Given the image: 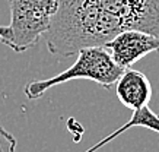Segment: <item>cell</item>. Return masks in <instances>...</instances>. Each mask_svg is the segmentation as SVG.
Listing matches in <instances>:
<instances>
[{
    "mask_svg": "<svg viewBox=\"0 0 159 152\" xmlns=\"http://www.w3.org/2000/svg\"><path fill=\"white\" fill-rule=\"evenodd\" d=\"M58 0H9V34L2 43L24 53L39 43L57 12Z\"/></svg>",
    "mask_w": 159,
    "mask_h": 152,
    "instance_id": "obj_2",
    "label": "cell"
},
{
    "mask_svg": "<svg viewBox=\"0 0 159 152\" xmlns=\"http://www.w3.org/2000/svg\"><path fill=\"white\" fill-rule=\"evenodd\" d=\"M116 94L120 103L131 111L149 105L152 99V84L145 73L133 67L124 69L116 82Z\"/></svg>",
    "mask_w": 159,
    "mask_h": 152,
    "instance_id": "obj_5",
    "label": "cell"
},
{
    "mask_svg": "<svg viewBox=\"0 0 159 152\" xmlns=\"http://www.w3.org/2000/svg\"><path fill=\"white\" fill-rule=\"evenodd\" d=\"M124 69L114 62L105 47H89L76 53V60L69 69L48 79H34L25 85L24 94L28 99H38L48 89L70 82L73 79H88L105 89H111Z\"/></svg>",
    "mask_w": 159,
    "mask_h": 152,
    "instance_id": "obj_1",
    "label": "cell"
},
{
    "mask_svg": "<svg viewBox=\"0 0 159 152\" xmlns=\"http://www.w3.org/2000/svg\"><path fill=\"white\" fill-rule=\"evenodd\" d=\"M105 48L120 67L129 69L150 53H159V38L140 30H125L117 34Z\"/></svg>",
    "mask_w": 159,
    "mask_h": 152,
    "instance_id": "obj_4",
    "label": "cell"
},
{
    "mask_svg": "<svg viewBox=\"0 0 159 152\" xmlns=\"http://www.w3.org/2000/svg\"><path fill=\"white\" fill-rule=\"evenodd\" d=\"M133 127H143V129H148V130H152V132H155V133H159V114L152 111L149 108V105L140 108L137 111H133L131 117L129 118L120 129H117V130H114L112 133H110L108 136L101 139L99 142L95 143V145L91 146L89 149H86L85 152L98 151L99 148H102L104 145H107V143H110L111 140H114L116 137H118L120 135H123V133L127 132L129 129H133Z\"/></svg>",
    "mask_w": 159,
    "mask_h": 152,
    "instance_id": "obj_6",
    "label": "cell"
},
{
    "mask_svg": "<svg viewBox=\"0 0 159 152\" xmlns=\"http://www.w3.org/2000/svg\"><path fill=\"white\" fill-rule=\"evenodd\" d=\"M123 30H140L159 38V0H89Z\"/></svg>",
    "mask_w": 159,
    "mask_h": 152,
    "instance_id": "obj_3",
    "label": "cell"
},
{
    "mask_svg": "<svg viewBox=\"0 0 159 152\" xmlns=\"http://www.w3.org/2000/svg\"><path fill=\"white\" fill-rule=\"evenodd\" d=\"M9 34V28L7 25H0V39H5Z\"/></svg>",
    "mask_w": 159,
    "mask_h": 152,
    "instance_id": "obj_8",
    "label": "cell"
},
{
    "mask_svg": "<svg viewBox=\"0 0 159 152\" xmlns=\"http://www.w3.org/2000/svg\"><path fill=\"white\" fill-rule=\"evenodd\" d=\"M16 149V137L7 132L3 126H0V152H15Z\"/></svg>",
    "mask_w": 159,
    "mask_h": 152,
    "instance_id": "obj_7",
    "label": "cell"
}]
</instances>
